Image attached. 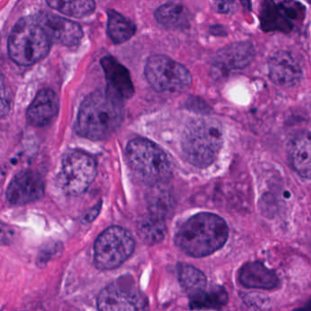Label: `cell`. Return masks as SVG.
<instances>
[{"label":"cell","mask_w":311,"mask_h":311,"mask_svg":"<svg viewBox=\"0 0 311 311\" xmlns=\"http://www.w3.org/2000/svg\"><path fill=\"white\" fill-rule=\"evenodd\" d=\"M123 103L106 90L89 94L83 100L78 113L77 133L91 141L105 140L124 121Z\"/></svg>","instance_id":"1"},{"label":"cell","mask_w":311,"mask_h":311,"mask_svg":"<svg viewBox=\"0 0 311 311\" xmlns=\"http://www.w3.org/2000/svg\"><path fill=\"white\" fill-rule=\"evenodd\" d=\"M228 235V226L223 218L211 213H200L179 227L176 244L190 257L205 258L221 249Z\"/></svg>","instance_id":"2"},{"label":"cell","mask_w":311,"mask_h":311,"mask_svg":"<svg viewBox=\"0 0 311 311\" xmlns=\"http://www.w3.org/2000/svg\"><path fill=\"white\" fill-rule=\"evenodd\" d=\"M223 143V128L218 121L197 120L189 124L184 132L182 153L189 164L206 168L215 163Z\"/></svg>","instance_id":"3"},{"label":"cell","mask_w":311,"mask_h":311,"mask_svg":"<svg viewBox=\"0 0 311 311\" xmlns=\"http://www.w3.org/2000/svg\"><path fill=\"white\" fill-rule=\"evenodd\" d=\"M51 42L35 18H22L12 29L7 42L10 59L20 66H31L44 59Z\"/></svg>","instance_id":"4"},{"label":"cell","mask_w":311,"mask_h":311,"mask_svg":"<svg viewBox=\"0 0 311 311\" xmlns=\"http://www.w3.org/2000/svg\"><path fill=\"white\" fill-rule=\"evenodd\" d=\"M126 158L131 169L142 182L159 184L172 176V167L166 153L153 141L135 138L126 148Z\"/></svg>","instance_id":"5"},{"label":"cell","mask_w":311,"mask_h":311,"mask_svg":"<svg viewBox=\"0 0 311 311\" xmlns=\"http://www.w3.org/2000/svg\"><path fill=\"white\" fill-rule=\"evenodd\" d=\"M133 236L121 226H111L100 234L94 246V264L100 270L117 268L134 251Z\"/></svg>","instance_id":"6"},{"label":"cell","mask_w":311,"mask_h":311,"mask_svg":"<svg viewBox=\"0 0 311 311\" xmlns=\"http://www.w3.org/2000/svg\"><path fill=\"white\" fill-rule=\"evenodd\" d=\"M144 74L149 84L158 92H181L192 83V75L187 69L165 55L151 56Z\"/></svg>","instance_id":"7"},{"label":"cell","mask_w":311,"mask_h":311,"mask_svg":"<svg viewBox=\"0 0 311 311\" xmlns=\"http://www.w3.org/2000/svg\"><path fill=\"white\" fill-rule=\"evenodd\" d=\"M97 175L95 159L83 151H71L62 160L60 183L65 193L82 194L89 187Z\"/></svg>","instance_id":"8"},{"label":"cell","mask_w":311,"mask_h":311,"mask_svg":"<svg viewBox=\"0 0 311 311\" xmlns=\"http://www.w3.org/2000/svg\"><path fill=\"white\" fill-rule=\"evenodd\" d=\"M147 300L130 276L120 277L99 294L97 306L100 311H143Z\"/></svg>","instance_id":"9"},{"label":"cell","mask_w":311,"mask_h":311,"mask_svg":"<svg viewBox=\"0 0 311 311\" xmlns=\"http://www.w3.org/2000/svg\"><path fill=\"white\" fill-rule=\"evenodd\" d=\"M45 194V182L35 171L19 172L6 189V200L11 206H20L36 202Z\"/></svg>","instance_id":"10"},{"label":"cell","mask_w":311,"mask_h":311,"mask_svg":"<svg viewBox=\"0 0 311 311\" xmlns=\"http://www.w3.org/2000/svg\"><path fill=\"white\" fill-rule=\"evenodd\" d=\"M255 59V48L249 42H237L221 48L212 66L216 78L246 69Z\"/></svg>","instance_id":"11"},{"label":"cell","mask_w":311,"mask_h":311,"mask_svg":"<svg viewBox=\"0 0 311 311\" xmlns=\"http://www.w3.org/2000/svg\"><path fill=\"white\" fill-rule=\"evenodd\" d=\"M36 21L42 26L51 43L71 47L83 40V29L70 19L44 13L37 16Z\"/></svg>","instance_id":"12"},{"label":"cell","mask_w":311,"mask_h":311,"mask_svg":"<svg viewBox=\"0 0 311 311\" xmlns=\"http://www.w3.org/2000/svg\"><path fill=\"white\" fill-rule=\"evenodd\" d=\"M269 78L277 86L294 87L300 83L303 71L299 60L292 53L277 51L268 60Z\"/></svg>","instance_id":"13"},{"label":"cell","mask_w":311,"mask_h":311,"mask_svg":"<svg viewBox=\"0 0 311 311\" xmlns=\"http://www.w3.org/2000/svg\"><path fill=\"white\" fill-rule=\"evenodd\" d=\"M100 64L105 73L106 91L122 102L130 99L134 93V87L129 71L111 56L104 57Z\"/></svg>","instance_id":"14"},{"label":"cell","mask_w":311,"mask_h":311,"mask_svg":"<svg viewBox=\"0 0 311 311\" xmlns=\"http://www.w3.org/2000/svg\"><path fill=\"white\" fill-rule=\"evenodd\" d=\"M59 100L57 94L50 89H43L36 95L27 111L29 124L35 127H44L51 124L57 117Z\"/></svg>","instance_id":"15"},{"label":"cell","mask_w":311,"mask_h":311,"mask_svg":"<svg viewBox=\"0 0 311 311\" xmlns=\"http://www.w3.org/2000/svg\"><path fill=\"white\" fill-rule=\"evenodd\" d=\"M238 279L241 285L247 288L274 289L279 285L276 273L259 261L244 265L239 270Z\"/></svg>","instance_id":"16"},{"label":"cell","mask_w":311,"mask_h":311,"mask_svg":"<svg viewBox=\"0 0 311 311\" xmlns=\"http://www.w3.org/2000/svg\"><path fill=\"white\" fill-rule=\"evenodd\" d=\"M291 165L300 177L311 178V135L310 133L297 136L289 146Z\"/></svg>","instance_id":"17"},{"label":"cell","mask_w":311,"mask_h":311,"mask_svg":"<svg viewBox=\"0 0 311 311\" xmlns=\"http://www.w3.org/2000/svg\"><path fill=\"white\" fill-rule=\"evenodd\" d=\"M138 233L141 240L149 246L162 242L166 234L165 217L160 212H150L138 224Z\"/></svg>","instance_id":"18"},{"label":"cell","mask_w":311,"mask_h":311,"mask_svg":"<svg viewBox=\"0 0 311 311\" xmlns=\"http://www.w3.org/2000/svg\"><path fill=\"white\" fill-rule=\"evenodd\" d=\"M228 294L222 287H214L208 290L206 288L190 295L189 305L192 310H220L226 305Z\"/></svg>","instance_id":"19"},{"label":"cell","mask_w":311,"mask_h":311,"mask_svg":"<svg viewBox=\"0 0 311 311\" xmlns=\"http://www.w3.org/2000/svg\"><path fill=\"white\" fill-rule=\"evenodd\" d=\"M159 24L167 29H184L189 24V15L184 6L177 3H167L159 6L154 13Z\"/></svg>","instance_id":"20"},{"label":"cell","mask_w":311,"mask_h":311,"mask_svg":"<svg viewBox=\"0 0 311 311\" xmlns=\"http://www.w3.org/2000/svg\"><path fill=\"white\" fill-rule=\"evenodd\" d=\"M107 29L109 37L115 44H122L129 41L136 32L134 23L115 10L108 11Z\"/></svg>","instance_id":"21"},{"label":"cell","mask_w":311,"mask_h":311,"mask_svg":"<svg viewBox=\"0 0 311 311\" xmlns=\"http://www.w3.org/2000/svg\"><path fill=\"white\" fill-rule=\"evenodd\" d=\"M47 5L61 14L84 18L95 10L94 0H47Z\"/></svg>","instance_id":"22"},{"label":"cell","mask_w":311,"mask_h":311,"mask_svg":"<svg viewBox=\"0 0 311 311\" xmlns=\"http://www.w3.org/2000/svg\"><path fill=\"white\" fill-rule=\"evenodd\" d=\"M178 278L180 285L186 292L192 295L206 287V276L201 270L191 265H178Z\"/></svg>","instance_id":"23"},{"label":"cell","mask_w":311,"mask_h":311,"mask_svg":"<svg viewBox=\"0 0 311 311\" xmlns=\"http://www.w3.org/2000/svg\"><path fill=\"white\" fill-rule=\"evenodd\" d=\"M11 93L5 77L0 72V118L8 114L11 108Z\"/></svg>","instance_id":"24"},{"label":"cell","mask_w":311,"mask_h":311,"mask_svg":"<svg viewBox=\"0 0 311 311\" xmlns=\"http://www.w3.org/2000/svg\"><path fill=\"white\" fill-rule=\"evenodd\" d=\"M17 232L11 225L0 221V246H9L16 240Z\"/></svg>","instance_id":"25"},{"label":"cell","mask_w":311,"mask_h":311,"mask_svg":"<svg viewBox=\"0 0 311 311\" xmlns=\"http://www.w3.org/2000/svg\"><path fill=\"white\" fill-rule=\"evenodd\" d=\"M236 3L235 0H217L216 9L218 12L224 15H232L236 10Z\"/></svg>","instance_id":"26"},{"label":"cell","mask_w":311,"mask_h":311,"mask_svg":"<svg viewBox=\"0 0 311 311\" xmlns=\"http://www.w3.org/2000/svg\"><path fill=\"white\" fill-rule=\"evenodd\" d=\"M100 210V204H99L98 206H95L94 208H92L90 211L89 212L88 214L86 215V220L89 221V222H90V221H92L94 220L95 218H97V216H98V214H99V212Z\"/></svg>","instance_id":"27"}]
</instances>
